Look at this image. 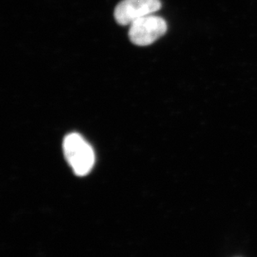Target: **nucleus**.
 Wrapping results in <instances>:
<instances>
[{"instance_id":"f257e3e1","label":"nucleus","mask_w":257,"mask_h":257,"mask_svg":"<svg viewBox=\"0 0 257 257\" xmlns=\"http://www.w3.org/2000/svg\"><path fill=\"white\" fill-rule=\"evenodd\" d=\"M63 153L68 164L78 176L88 174L94 166V151L80 134L73 133L66 136Z\"/></svg>"},{"instance_id":"f03ea898","label":"nucleus","mask_w":257,"mask_h":257,"mask_svg":"<svg viewBox=\"0 0 257 257\" xmlns=\"http://www.w3.org/2000/svg\"><path fill=\"white\" fill-rule=\"evenodd\" d=\"M168 30V25L163 18L148 15L130 25L129 38L134 44L147 46L153 44Z\"/></svg>"},{"instance_id":"7ed1b4c3","label":"nucleus","mask_w":257,"mask_h":257,"mask_svg":"<svg viewBox=\"0 0 257 257\" xmlns=\"http://www.w3.org/2000/svg\"><path fill=\"white\" fill-rule=\"evenodd\" d=\"M162 8L160 0H122L114 11L116 22L130 25L136 20L153 15Z\"/></svg>"}]
</instances>
